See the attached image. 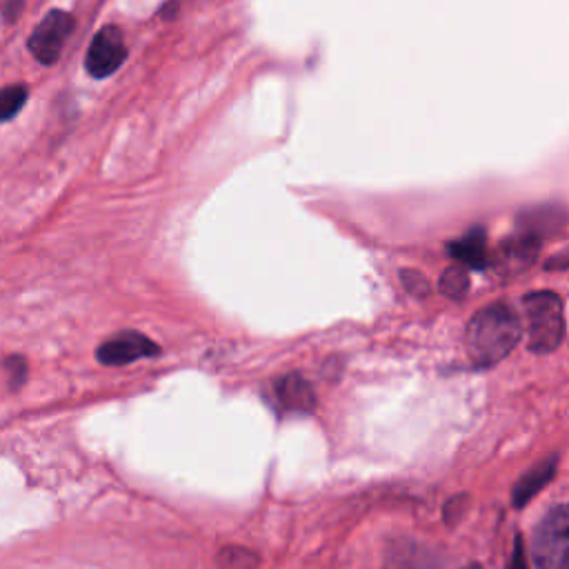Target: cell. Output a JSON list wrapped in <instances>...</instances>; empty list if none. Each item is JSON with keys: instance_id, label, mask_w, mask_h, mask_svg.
Listing matches in <instances>:
<instances>
[{"instance_id": "cell-8", "label": "cell", "mask_w": 569, "mask_h": 569, "mask_svg": "<svg viewBox=\"0 0 569 569\" xmlns=\"http://www.w3.org/2000/svg\"><path fill=\"white\" fill-rule=\"evenodd\" d=\"M556 462H558V458L551 456V458L542 460L540 465H536L533 469H529V471L516 482V487H513V505H516V507L527 505V502L553 478V473H556Z\"/></svg>"}, {"instance_id": "cell-6", "label": "cell", "mask_w": 569, "mask_h": 569, "mask_svg": "<svg viewBox=\"0 0 569 569\" xmlns=\"http://www.w3.org/2000/svg\"><path fill=\"white\" fill-rule=\"evenodd\" d=\"M158 353H160V347L156 342H151L147 336H142L138 331H122V333H116L109 340H104L98 347L96 358L102 365L118 367V365H129L133 360L158 356Z\"/></svg>"}, {"instance_id": "cell-4", "label": "cell", "mask_w": 569, "mask_h": 569, "mask_svg": "<svg viewBox=\"0 0 569 569\" xmlns=\"http://www.w3.org/2000/svg\"><path fill=\"white\" fill-rule=\"evenodd\" d=\"M124 60H127V44L120 27L104 24L93 33L89 42V49L84 53V71L91 78L102 80L113 76Z\"/></svg>"}, {"instance_id": "cell-5", "label": "cell", "mask_w": 569, "mask_h": 569, "mask_svg": "<svg viewBox=\"0 0 569 569\" xmlns=\"http://www.w3.org/2000/svg\"><path fill=\"white\" fill-rule=\"evenodd\" d=\"M73 16L62 11V9H51L31 31L27 47L33 53V58L42 64H53L60 53L62 47L67 44L71 31H73Z\"/></svg>"}, {"instance_id": "cell-1", "label": "cell", "mask_w": 569, "mask_h": 569, "mask_svg": "<svg viewBox=\"0 0 569 569\" xmlns=\"http://www.w3.org/2000/svg\"><path fill=\"white\" fill-rule=\"evenodd\" d=\"M520 333L522 327L516 311L509 305L493 302L469 320L465 333L467 353L480 367L496 365L509 356V351L520 340Z\"/></svg>"}, {"instance_id": "cell-7", "label": "cell", "mask_w": 569, "mask_h": 569, "mask_svg": "<svg viewBox=\"0 0 569 569\" xmlns=\"http://www.w3.org/2000/svg\"><path fill=\"white\" fill-rule=\"evenodd\" d=\"M276 393H278L280 405L289 411H311L316 405L313 389L309 387V382L305 378H300L296 373L280 378L276 385Z\"/></svg>"}, {"instance_id": "cell-9", "label": "cell", "mask_w": 569, "mask_h": 569, "mask_svg": "<svg viewBox=\"0 0 569 569\" xmlns=\"http://www.w3.org/2000/svg\"><path fill=\"white\" fill-rule=\"evenodd\" d=\"M449 253L462 264L471 269H482L487 264V242L482 229H471L467 236L453 240L449 244Z\"/></svg>"}, {"instance_id": "cell-14", "label": "cell", "mask_w": 569, "mask_h": 569, "mask_svg": "<svg viewBox=\"0 0 569 569\" xmlns=\"http://www.w3.org/2000/svg\"><path fill=\"white\" fill-rule=\"evenodd\" d=\"M509 569H527V560H525V549H522V540L516 538L513 551H511V560H509Z\"/></svg>"}, {"instance_id": "cell-13", "label": "cell", "mask_w": 569, "mask_h": 569, "mask_svg": "<svg viewBox=\"0 0 569 569\" xmlns=\"http://www.w3.org/2000/svg\"><path fill=\"white\" fill-rule=\"evenodd\" d=\"M402 280H405V284H407L413 293H418V296H422V293L429 291L427 280H425L418 271H402Z\"/></svg>"}, {"instance_id": "cell-2", "label": "cell", "mask_w": 569, "mask_h": 569, "mask_svg": "<svg viewBox=\"0 0 569 569\" xmlns=\"http://www.w3.org/2000/svg\"><path fill=\"white\" fill-rule=\"evenodd\" d=\"M529 349L536 353H549L558 349L565 338V311L562 300L553 291H536L522 300Z\"/></svg>"}, {"instance_id": "cell-3", "label": "cell", "mask_w": 569, "mask_h": 569, "mask_svg": "<svg viewBox=\"0 0 569 569\" xmlns=\"http://www.w3.org/2000/svg\"><path fill=\"white\" fill-rule=\"evenodd\" d=\"M533 560L538 569H569V509L551 507L533 533Z\"/></svg>"}, {"instance_id": "cell-11", "label": "cell", "mask_w": 569, "mask_h": 569, "mask_svg": "<svg viewBox=\"0 0 569 569\" xmlns=\"http://www.w3.org/2000/svg\"><path fill=\"white\" fill-rule=\"evenodd\" d=\"M467 287H469V276L465 271L462 264H456V267H449L442 278H440V289L445 296L453 298V300H460L465 293H467Z\"/></svg>"}, {"instance_id": "cell-12", "label": "cell", "mask_w": 569, "mask_h": 569, "mask_svg": "<svg viewBox=\"0 0 569 569\" xmlns=\"http://www.w3.org/2000/svg\"><path fill=\"white\" fill-rule=\"evenodd\" d=\"M4 369L9 373L11 387H20L27 378V360L22 356H11L4 360Z\"/></svg>"}, {"instance_id": "cell-10", "label": "cell", "mask_w": 569, "mask_h": 569, "mask_svg": "<svg viewBox=\"0 0 569 569\" xmlns=\"http://www.w3.org/2000/svg\"><path fill=\"white\" fill-rule=\"evenodd\" d=\"M29 98V89L24 84H7L0 89V122L11 120L20 113Z\"/></svg>"}]
</instances>
